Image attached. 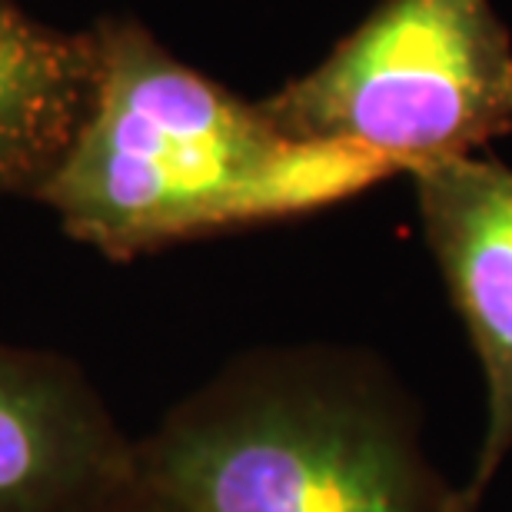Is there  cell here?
Instances as JSON below:
<instances>
[{
  "label": "cell",
  "instance_id": "6da1fadb",
  "mask_svg": "<svg viewBox=\"0 0 512 512\" xmlns=\"http://www.w3.org/2000/svg\"><path fill=\"white\" fill-rule=\"evenodd\" d=\"M97 84L87 117L34 200L67 237L130 260L173 243L306 217L393 170L360 150L306 143L133 17L90 27Z\"/></svg>",
  "mask_w": 512,
  "mask_h": 512
},
{
  "label": "cell",
  "instance_id": "7a4b0ae2",
  "mask_svg": "<svg viewBox=\"0 0 512 512\" xmlns=\"http://www.w3.org/2000/svg\"><path fill=\"white\" fill-rule=\"evenodd\" d=\"M137 466L177 512H466L409 389L330 343L233 356L137 436Z\"/></svg>",
  "mask_w": 512,
  "mask_h": 512
},
{
  "label": "cell",
  "instance_id": "3957f363",
  "mask_svg": "<svg viewBox=\"0 0 512 512\" xmlns=\"http://www.w3.org/2000/svg\"><path fill=\"white\" fill-rule=\"evenodd\" d=\"M263 114L393 173L473 157L512 133V37L493 0H380Z\"/></svg>",
  "mask_w": 512,
  "mask_h": 512
},
{
  "label": "cell",
  "instance_id": "277c9868",
  "mask_svg": "<svg viewBox=\"0 0 512 512\" xmlns=\"http://www.w3.org/2000/svg\"><path fill=\"white\" fill-rule=\"evenodd\" d=\"M406 177L426 250L483 373V436L459 486L466 512H479L512 456V167L473 153Z\"/></svg>",
  "mask_w": 512,
  "mask_h": 512
},
{
  "label": "cell",
  "instance_id": "5b68a950",
  "mask_svg": "<svg viewBox=\"0 0 512 512\" xmlns=\"http://www.w3.org/2000/svg\"><path fill=\"white\" fill-rule=\"evenodd\" d=\"M137 473V436L74 360L0 340V512H90Z\"/></svg>",
  "mask_w": 512,
  "mask_h": 512
},
{
  "label": "cell",
  "instance_id": "8992f818",
  "mask_svg": "<svg viewBox=\"0 0 512 512\" xmlns=\"http://www.w3.org/2000/svg\"><path fill=\"white\" fill-rule=\"evenodd\" d=\"M97 84L90 30H60L0 0V197H34L87 117Z\"/></svg>",
  "mask_w": 512,
  "mask_h": 512
},
{
  "label": "cell",
  "instance_id": "52a82bcc",
  "mask_svg": "<svg viewBox=\"0 0 512 512\" xmlns=\"http://www.w3.org/2000/svg\"><path fill=\"white\" fill-rule=\"evenodd\" d=\"M90 512H177L167 499H163L157 489H153L147 479L137 473L133 483H127L124 489H117L114 496H107L104 503L94 506Z\"/></svg>",
  "mask_w": 512,
  "mask_h": 512
}]
</instances>
